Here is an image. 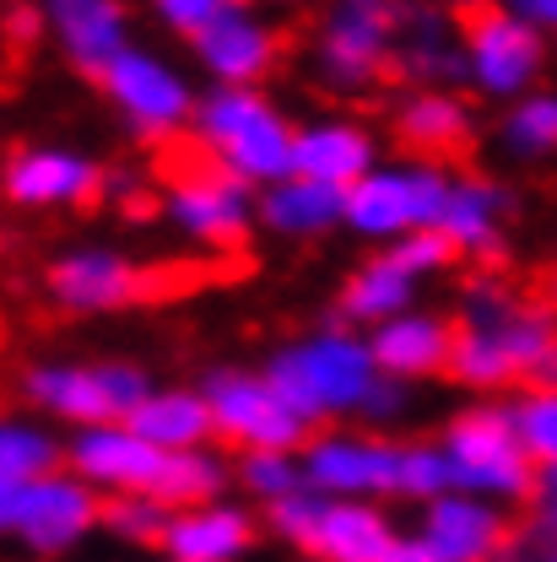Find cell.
I'll use <instances>...</instances> for the list:
<instances>
[{
    "instance_id": "6da1fadb",
    "label": "cell",
    "mask_w": 557,
    "mask_h": 562,
    "mask_svg": "<svg viewBox=\"0 0 557 562\" xmlns=\"http://www.w3.org/2000/svg\"><path fill=\"white\" fill-rule=\"evenodd\" d=\"M557 351V325L547 308L514 303L503 292H477L471 319L449 347V368L471 384H509V379H536V368Z\"/></svg>"
},
{
    "instance_id": "7a4b0ae2",
    "label": "cell",
    "mask_w": 557,
    "mask_h": 562,
    "mask_svg": "<svg viewBox=\"0 0 557 562\" xmlns=\"http://www.w3.org/2000/svg\"><path fill=\"white\" fill-rule=\"evenodd\" d=\"M157 179L174 190V211L185 216L190 233H201L211 244H238V233H244L238 173L227 168V157L207 136L157 140Z\"/></svg>"
},
{
    "instance_id": "3957f363",
    "label": "cell",
    "mask_w": 557,
    "mask_h": 562,
    "mask_svg": "<svg viewBox=\"0 0 557 562\" xmlns=\"http://www.w3.org/2000/svg\"><path fill=\"white\" fill-rule=\"evenodd\" d=\"M374 357L352 341H314L303 351H287L271 373V390L298 412V417H325L357 406L374 390Z\"/></svg>"
},
{
    "instance_id": "277c9868",
    "label": "cell",
    "mask_w": 557,
    "mask_h": 562,
    "mask_svg": "<svg viewBox=\"0 0 557 562\" xmlns=\"http://www.w3.org/2000/svg\"><path fill=\"white\" fill-rule=\"evenodd\" d=\"M201 131L227 157V168L249 173V179H281L298 162V140L287 136L277 114L249 92H216L201 114Z\"/></svg>"
},
{
    "instance_id": "5b68a950",
    "label": "cell",
    "mask_w": 557,
    "mask_h": 562,
    "mask_svg": "<svg viewBox=\"0 0 557 562\" xmlns=\"http://www.w3.org/2000/svg\"><path fill=\"white\" fill-rule=\"evenodd\" d=\"M444 454H449V471H455L460 487L498 492V497L536 492V471H531L536 460L525 454L514 417H503V412H477V417L455 422Z\"/></svg>"
},
{
    "instance_id": "8992f818",
    "label": "cell",
    "mask_w": 557,
    "mask_h": 562,
    "mask_svg": "<svg viewBox=\"0 0 557 562\" xmlns=\"http://www.w3.org/2000/svg\"><path fill=\"white\" fill-rule=\"evenodd\" d=\"M455 22L466 33L471 70L488 92H520L536 70H542V33L520 16H509L492 0H460Z\"/></svg>"
},
{
    "instance_id": "52a82bcc",
    "label": "cell",
    "mask_w": 557,
    "mask_h": 562,
    "mask_svg": "<svg viewBox=\"0 0 557 562\" xmlns=\"http://www.w3.org/2000/svg\"><path fill=\"white\" fill-rule=\"evenodd\" d=\"M277 525L325 562H379L390 558V530L379 514L357 503H320V497H277Z\"/></svg>"
},
{
    "instance_id": "ba28073f",
    "label": "cell",
    "mask_w": 557,
    "mask_h": 562,
    "mask_svg": "<svg viewBox=\"0 0 557 562\" xmlns=\"http://www.w3.org/2000/svg\"><path fill=\"white\" fill-rule=\"evenodd\" d=\"M449 190L438 173H379L347 190V216L363 233H401V227H438Z\"/></svg>"
},
{
    "instance_id": "9c48e42d",
    "label": "cell",
    "mask_w": 557,
    "mask_h": 562,
    "mask_svg": "<svg viewBox=\"0 0 557 562\" xmlns=\"http://www.w3.org/2000/svg\"><path fill=\"white\" fill-rule=\"evenodd\" d=\"M207 406H211V422H216L227 438L255 443V449H266V454L292 449V443L303 438V417L281 401L271 384L216 379V384H211V395H207Z\"/></svg>"
},
{
    "instance_id": "30bf717a",
    "label": "cell",
    "mask_w": 557,
    "mask_h": 562,
    "mask_svg": "<svg viewBox=\"0 0 557 562\" xmlns=\"http://www.w3.org/2000/svg\"><path fill=\"white\" fill-rule=\"evenodd\" d=\"M33 395L66 417L81 422H109V417H131L146 401V384L131 368H49L33 379Z\"/></svg>"
},
{
    "instance_id": "8fae6325",
    "label": "cell",
    "mask_w": 557,
    "mask_h": 562,
    "mask_svg": "<svg viewBox=\"0 0 557 562\" xmlns=\"http://www.w3.org/2000/svg\"><path fill=\"white\" fill-rule=\"evenodd\" d=\"M168 449H157V443H146L141 432H92V438H81L76 443V465L87 471V476H98V482H109V487H131V492H157V482L168 476Z\"/></svg>"
},
{
    "instance_id": "7c38bea8",
    "label": "cell",
    "mask_w": 557,
    "mask_h": 562,
    "mask_svg": "<svg viewBox=\"0 0 557 562\" xmlns=\"http://www.w3.org/2000/svg\"><path fill=\"white\" fill-rule=\"evenodd\" d=\"M427 558L433 562H488L503 547V519L488 503L471 497H444L427 514Z\"/></svg>"
},
{
    "instance_id": "4fadbf2b",
    "label": "cell",
    "mask_w": 557,
    "mask_h": 562,
    "mask_svg": "<svg viewBox=\"0 0 557 562\" xmlns=\"http://www.w3.org/2000/svg\"><path fill=\"white\" fill-rule=\"evenodd\" d=\"M49 286L76 308H120V303L152 297V271H136L114 255H76L49 271Z\"/></svg>"
},
{
    "instance_id": "5bb4252c",
    "label": "cell",
    "mask_w": 557,
    "mask_h": 562,
    "mask_svg": "<svg viewBox=\"0 0 557 562\" xmlns=\"http://www.w3.org/2000/svg\"><path fill=\"white\" fill-rule=\"evenodd\" d=\"M103 87L136 114L146 131H163V125H174V120L190 109L185 87H179L163 66L141 60V55H120V60L109 66V76H103Z\"/></svg>"
},
{
    "instance_id": "9a60e30c",
    "label": "cell",
    "mask_w": 557,
    "mask_h": 562,
    "mask_svg": "<svg viewBox=\"0 0 557 562\" xmlns=\"http://www.w3.org/2000/svg\"><path fill=\"white\" fill-rule=\"evenodd\" d=\"M49 5L66 33L70 60L103 81L109 66L120 60V5L114 0H49Z\"/></svg>"
},
{
    "instance_id": "2e32d148",
    "label": "cell",
    "mask_w": 557,
    "mask_h": 562,
    "mask_svg": "<svg viewBox=\"0 0 557 562\" xmlns=\"http://www.w3.org/2000/svg\"><path fill=\"white\" fill-rule=\"evenodd\" d=\"M401 454L406 449H368V443H320L309 476L336 492H401Z\"/></svg>"
},
{
    "instance_id": "e0dca14e",
    "label": "cell",
    "mask_w": 557,
    "mask_h": 562,
    "mask_svg": "<svg viewBox=\"0 0 557 562\" xmlns=\"http://www.w3.org/2000/svg\"><path fill=\"white\" fill-rule=\"evenodd\" d=\"M87 525H92V497L81 487H70V482H27L16 530H22L33 547L55 552V547L76 541Z\"/></svg>"
},
{
    "instance_id": "ac0fdd59",
    "label": "cell",
    "mask_w": 557,
    "mask_h": 562,
    "mask_svg": "<svg viewBox=\"0 0 557 562\" xmlns=\"http://www.w3.org/2000/svg\"><path fill=\"white\" fill-rule=\"evenodd\" d=\"M98 184H103L98 168L76 157H55V151H22L5 168V190L16 201H92Z\"/></svg>"
},
{
    "instance_id": "d6986e66",
    "label": "cell",
    "mask_w": 557,
    "mask_h": 562,
    "mask_svg": "<svg viewBox=\"0 0 557 562\" xmlns=\"http://www.w3.org/2000/svg\"><path fill=\"white\" fill-rule=\"evenodd\" d=\"M196 44H201L207 66L216 70V76H227V81H255L260 70H271V55H277V33H260V27H249L244 16L216 22Z\"/></svg>"
},
{
    "instance_id": "ffe728a7",
    "label": "cell",
    "mask_w": 557,
    "mask_h": 562,
    "mask_svg": "<svg viewBox=\"0 0 557 562\" xmlns=\"http://www.w3.org/2000/svg\"><path fill=\"white\" fill-rule=\"evenodd\" d=\"M363 168H368V140L357 136V131H309V136H298V162H292V173L298 179H314V184H336V190H347L363 179Z\"/></svg>"
},
{
    "instance_id": "44dd1931",
    "label": "cell",
    "mask_w": 557,
    "mask_h": 562,
    "mask_svg": "<svg viewBox=\"0 0 557 562\" xmlns=\"http://www.w3.org/2000/svg\"><path fill=\"white\" fill-rule=\"evenodd\" d=\"M168 547H174L179 562H222L249 547V519L244 514H227V508L190 514V519L168 525Z\"/></svg>"
},
{
    "instance_id": "7402d4cb",
    "label": "cell",
    "mask_w": 557,
    "mask_h": 562,
    "mask_svg": "<svg viewBox=\"0 0 557 562\" xmlns=\"http://www.w3.org/2000/svg\"><path fill=\"white\" fill-rule=\"evenodd\" d=\"M211 427V406L196 395H146L131 412V432H141L157 449H190Z\"/></svg>"
},
{
    "instance_id": "603a6c76",
    "label": "cell",
    "mask_w": 557,
    "mask_h": 562,
    "mask_svg": "<svg viewBox=\"0 0 557 562\" xmlns=\"http://www.w3.org/2000/svg\"><path fill=\"white\" fill-rule=\"evenodd\" d=\"M325 66H331L336 81H374V76L396 70V66H385V27L342 11L331 22V33H325Z\"/></svg>"
},
{
    "instance_id": "cb8c5ba5",
    "label": "cell",
    "mask_w": 557,
    "mask_h": 562,
    "mask_svg": "<svg viewBox=\"0 0 557 562\" xmlns=\"http://www.w3.org/2000/svg\"><path fill=\"white\" fill-rule=\"evenodd\" d=\"M401 140L412 151H427V157H460L471 146V125L460 114V103L449 98H417L401 109Z\"/></svg>"
},
{
    "instance_id": "d4e9b609",
    "label": "cell",
    "mask_w": 557,
    "mask_h": 562,
    "mask_svg": "<svg viewBox=\"0 0 557 562\" xmlns=\"http://www.w3.org/2000/svg\"><path fill=\"white\" fill-rule=\"evenodd\" d=\"M449 347H455V336L444 325H433V319H401V325H390L379 336L374 357L390 373H427V368H444L449 362Z\"/></svg>"
},
{
    "instance_id": "484cf974",
    "label": "cell",
    "mask_w": 557,
    "mask_h": 562,
    "mask_svg": "<svg viewBox=\"0 0 557 562\" xmlns=\"http://www.w3.org/2000/svg\"><path fill=\"white\" fill-rule=\"evenodd\" d=\"M336 211H347V195L336 184H314V179H292L266 201V216L287 233H314V227L336 222Z\"/></svg>"
},
{
    "instance_id": "4316f807",
    "label": "cell",
    "mask_w": 557,
    "mask_h": 562,
    "mask_svg": "<svg viewBox=\"0 0 557 562\" xmlns=\"http://www.w3.org/2000/svg\"><path fill=\"white\" fill-rule=\"evenodd\" d=\"M498 216H503V195H498L492 184H455L438 227H444L455 244L492 249V238H498Z\"/></svg>"
},
{
    "instance_id": "83f0119b",
    "label": "cell",
    "mask_w": 557,
    "mask_h": 562,
    "mask_svg": "<svg viewBox=\"0 0 557 562\" xmlns=\"http://www.w3.org/2000/svg\"><path fill=\"white\" fill-rule=\"evenodd\" d=\"M406 292H412V277H406L396 260H379V266H368V271L347 286L342 308H347L352 319H379V314L401 308V303H406Z\"/></svg>"
},
{
    "instance_id": "f1b7e54d",
    "label": "cell",
    "mask_w": 557,
    "mask_h": 562,
    "mask_svg": "<svg viewBox=\"0 0 557 562\" xmlns=\"http://www.w3.org/2000/svg\"><path fill=\"white\" fill-rule=\"evenodd\" d=\"M514 432L536 465H557V390H531L514 406Z\"/></svg>"
},
{
    "instance_id": "f546056e",
    "label": "cell",
    "mask_w": 557,
    "mask_h": 562,
    "mask_svg": "<svg viewBox=\"0 0 557 562\" xmlns=\"http://www.w3.org/2000/svg\"><path fill=\"white\" fill-rule=\"evenodd\" d=\"M503 136L509 146L520 151V157H547L557 151V98H525L514 114H509V125H503Z\"/></svg>"
},
{
    "instance_id": "4dcf8cb0",
    "label": "cell",
    "mask_w": 557,
    "mask_h": 562,
    "mask_svg": "<svg viewBox=\"0 0 557 562\" xmlns=\"http://www.w3.org/2000/svg\"><path fill=\"white\" fill-rule=\"evenodd\" d=\"M55 449L49 438L27 432V427H0V476L5 482H33L38 471H49Z\"/></svg>"
},
{
    "instance_id": "1f68e13d",
    "label": "cell",
    "mask_w": 557,
    "mask_h": 562,
    "mask_svg": "<svg viewBox=\"0 0 557 562\" xmlns=\"http://www.w3.org/2000/svg\"><path fill=\"white\" fill-rule=\"evenodd\" d=\"M216 465H207V460H196V454H174L168 460V476L157 482V503H196V497H207V492H216Z\"/></svg>"
},
{
    "instance_id": "d6a6232c",
    "label": "cell",
    "mask_w": 557,
    "mask_h": 562,
    "mask_svg": "<svg viewBox=\"0 0 557 562\" xmlns=\"http://www.w3.org/2000/svg\"><path fill=\"white\" fill-rule=\"evenodd\" d=\"M109 525L120 536H131V541H168L157 497H120V503H109Z\"/></svg>"
},
{
    "instance_id": "836d02e7",
    "label": "cell",
    "mask_w": 557,
    "mask_h": 562,
    "mask_svg": "<svg viewBox=\"0 0 557 562\" xmlns=\"http://www.w3.org/2000/svg\"><path fill=\"white\" fill-rule=\"evenodd\" d=\"M157 5H163V16H168L179 33L201 38V33H211L216 22L238 16V5H244V0H157Z\"/></svg>"
},
{
    "instance_id": "e575fe53",
    "label": "cell",
    "mask_w": 557,
    "mask_h": 562,
    "mask_svg": "<svg viewBox=\"0 0 557 562\" xmlns=\"http://www.w3.org/2000/svg\"><path fill=\"white\" fill-rule=\"evenodd\" d=\"M449 482H455L449 454H438V449H406V454H401V492L433 497V492H444Z\"/></svg>"
},
{
    "instance_id": "d590c367",
    "label": "cell",
    "mask_w": 557,
    "mask_h": 562,
    "mask_svg": "<svg viewBox=\"0 0 557 562\" xmlns=\"http://www.w3.org/2000/svg\"><path fill=\"white\" fill-rule=\"evenodd\" d=\"M449 249H455V238L444 233V227H433V233H417V238H406L390 260L412 277V271H427V266H444L449 260Z\"/></svg>"
},
{
    "instance_id": "8d00e7d4",
    "label": "cell",
    "mask_w": 557,
    "mask_h": 562,
    "mask_svg": "<svg viewBox=\"0 0 557 562\" xmlns=\"http://www.w3.org/2000/svg\"><path fill=\"white\" fill-rule=\"evenodd\" d=\"M244 476H249V487L266 492V497H292V465L281 460V454H249V465H244Z\"/></svg>"
},
{
    "instance_id": "74e56055",
    "label": "cell",
    "mask_w": 557,
    "mask_h": 562,
    "mask_svg": "<svg viewBox=\"0 0 557 562\" xmlns=\"http://www.w3.org/2000/svg\"><path fill=\"white\" fill-rule=\"evenodd\" d=\"M536 525H542V536L557 541V465H542V476H536Z\"/></svg>"
},
{
    "instance_id": "f35d334b",
    "label": "cell",
    "mask_w": 557,
    "mask_h": 562,
    "mask_svg": "<svg viewBox=\"0 0 557 562\" xmlns=\"http://www.w3.org/2000/svg\"><path fill=\"white\" fill-rule=\"evenodd\" d=\"M5 44H11L16 55H22L27 44H38V16H33L27 5H16V11L5 16Z\"/></svg>"
},
{
    "instance_id": "ab89813d",
    "label": "cell",
    "mask_w": 557,
    "mask_h": 562,
    "mask_svg": "<svg viewBox=\"0 0 557 562\" xmlns=\"http://www.w3.org/2000/svg\"><path fill=\"white\" fill-rule=\"evenodd\" d=\"M22 497H27V482H5L0 476V530H11L22 519Z\"/></svg>"
},
{
    "instance_id": "60d3db41",
    "label": "cell",
    "mask_w": 557,
    "mask_h": 562,
    "mask_svg": "<svg viewBox=\"0 0 557 562\" xmlns=\"http://www.w3.org/2000/svg\"><path fill=\"white\" fill-rule=\"evenodd\" d=\"M363 406H368V412H379V417H385V412H390V406H396V390H379V384H374V390H368V395H363Z\"/></svg>"
},
{
    "instance_id": "b9f144b4",
    "label": "cell",
    "mask_w": 557,
    "mask_h": 562,
    "mask_svg": "<svg viewBox=\"0 0 557 562\" xmlns=\"http://www.w3.org/2000/svg\"><path fill=\"white\" fill-rule=\"evenodd\" d=\"M525 5H531V16H536V22L557 27V0H525Z\"/></svg>"
},
{
    "instance_id": "7bdbcfd3",
    "label": "cell",
    "mask_w": 557,
    "mask_h": 562,
    "mask_svg": "<svg viewBox=\"0 0 557 562\" xmlns=\"http://www.w3.org/2000/svg\"><path fill=\"white\" fill-rule=\"evenodd\" d=\"M379 562H433V558H427V547H396L390 558H379Z\"/></svg>"
},
{
    "instance_id": "ee69618b",
    "label": "cell",
    "mask_w": 557,
    "mask_h": 562,
    "mask_svg": "<svg viewBox=\"0 0 557 562\" xmlns=\"http://www.w3.org/2000/svg\"><path fill=\"white\" fill-rule=\"evenodd\" d=\"M553 308H557V277H553Z\"/></svg>"
},
{
    "instance_id": "f6af8a7d",
    "label": "cell",
    "mask_w": 557,
    "mask_h": 562,
    "mask_svg": "<svg viewBox=\"0 0 557 562\" xmlns=\"http://www.w3.org/2000/svg\"><path fill=\"white\" fill-rule=\"evenodd\" d=\"M542 562H557V552H547V558H542Z\"/></svg>"
}]
</instances>
